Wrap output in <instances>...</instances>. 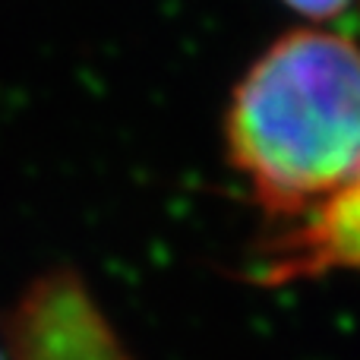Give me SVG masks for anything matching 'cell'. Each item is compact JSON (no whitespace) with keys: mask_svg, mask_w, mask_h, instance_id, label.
Segmentation results:
<instances>
[{"mask_svg":"<svg viewBox=\"0 0 360 360\" xmlns=\"http://www.w3.org/2000/svg\"><path fill=\"white\" fill-rule=\"evenodd\" d=\"M294 10H300L304 16H313V19H326V16H335L342 13L351 0H288Z\"/></svg>","mask_w":360,"mask_h":360,"instance_id":"obj_4","label":"cell"},{"mask_svg":"<svg viewBox=\"0 0 360 360\" xmlns=\"http://www.w3.org/2000/svg\"><path fill=\"white\" fill-rule=\"evenodd\" d=\"M228 152L256 202L294 224L357 186V44L313 29L278 38L234 89Z\"/></svg>","mask_w":360,"mask_h":360,"instance_id":"obj_1","label":"cell"},{"mask_svg":"<svg viewBox=\"0 0 360 360\" xmlns=\"http://www.w3.org/2000/svg\"><path fill=\"white\" fill-rule=\"evenodd\" d=\"M0 360H4V354H0Z\"/></svg>","mask_w":360,"mask_h":360,"instance_id":"obj_5","label":"cell"},{"mask_svg":"<svg viewBox=\"0 0 360 360\" xmlns=\"http://www.w3.org/2000/svg\"><path fill=\"white\" fill-rule=\"evenodd\" d=\"M10 360H133L86 281L70 269L44 272L6 316Z\"/></svg>","mask_w":360,"mask_h":360,"instance_id":"obj_2","label":"cell"},{"mask_svg":"<svg viewBox=\"0 0 360 360\" xmlns=\"http://www.w3.org/2000/svg\"><path fill=\"white\" fill-rule=\"evenodd\" d=\"M342 269L360 272V184L285 231L269 247L262 281L281 285Z\"/></svg>","mask_w":360,"mask_h":360,"instance_id":"obj_3","label":"cell"}]
</instances>
